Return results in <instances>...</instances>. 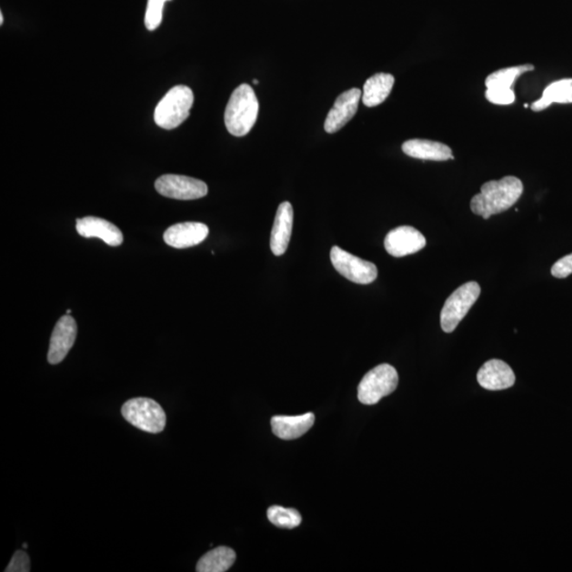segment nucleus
I'll use <instances>...</instances> for the list:
<instances>
[{
	"mask_svg": "<svg viewBox=\"0 0 572 572\" xmlns=\"http://www.w3.org/2000/svg\"><path fill=\"white\" fill-rule=\"evenodd\" d=\"M524 192V185L516 176H506L500 181H491L481 186V191L471 201V210L488 220L516 205Z\"/></svg>",
	"mask_w": 572,
	"mask_h": 572,
	"instance_id": "nucleus-1",
	"label": "nucleus"
},
{
	"mask_svg": "<svg viewBox=\"0 0 572 572\" xmlns=\"http://www.w3.org/2000/svg\"><path fill=\"white\" fill-rule=\"evenodd\" d=\"M259 114V101L252 86L242 85L231 95L225 111V125L236 137L246 136L254 127Z\"/></svg>",
	"mask_w": 572,
	"mask_h": 572,
	"instance_id": "nucleus-2",
	"label": "nucleus"
},
{
	"mask_svg": "<svg viewBox=\"0 0 572 572\" xmlns=\"http://www.w3.org/2000/svg\"><path fill=\"white\" fill-rule=\"evenodd\" d=\"M193 102L195 95L188 86L173 87L158 103L154 120L159 127L173 130L188 119Z\"/></svg>",
	"mask_w": 572,
	"mask_h": 572,
	"instance_id": "nucleus-3",
	"label": "nucleus"
},
{
	"mask_svg": "<svg viewBox=\"0 0 572 572\" xmlns=\"http://www.w3.org/2000/svg\"><path fill=\"white\" fill-rule=\"evenodd\" d=\"M122 416L144 432L150 434L162 433L166 427V416L165 410L152 398L135 397L124 404Z\"/></svg>",
	"mask_w": 572,
	"mask_h": 572,
	"instance_id": "nucleus-4",
	"label": "nucleus"
},
{
	"mask_svg": "<svg viewBox=\"0 0 572 572\" xmlns=\"http://www.w3.org/2000/svg\"><path fill=\"white\" fill-rule=\"evenodd\" d=\"M398 384L397 371L391 365L382 364L370 370L358 385V400L365 405H376L394 392Z\"/></svg>",
	"mask_w": 572,
	"mask_h": 572,
	"instance_id": "nucleus-5",
	"label": "nucleus"
},
{
	"mask_svg": "<svg viewBox=\"0 0 572 572\" xmlns=\"http://www.w3.org/2000/svg\"><path fill=\"white\" fill-rule=\"evenodd\" d=\"M480 286L477 282L471 281L461 286L449 296L441 312V327L446 333H452L457 329L461 320L471 310L480 296Z\"/></svg>",
	"mask_w": 572,
	"mask_h": 572,
	"instance_id": "nucleus-6",
	"label": "nucleus"
},
{
	"mask_svg": "<svg viewBox=\"0 0 572 572\" xmlns=\"http://www.w3.org/2000/svg\"><path fill=\"white\" fill-rule=\"evenodd\" d=\"M535 66L530 64L526 65L504 68L497 70L487 76L486 80V98L497 105H510L516 101V94L512 91V85L520 75L532 72Z\"/></svg>",
	"mask_w": 572,
	"mask_h": 572,
	"instance_id": "nucleus-7",
	"label": "nucleus"
},
{
	"mask_svg": "<svg viewBox=\"0 0 572 572\" xmlns=\"http://www.w3.org/2000/svg\"><path fill=\"white\" fill-rule=\"evenodd\" d=\"M330 256L334 268L355 284L370 285L377 278V267L374 263L357 258L338 246L331 249Z\"/></svg>",
	"mask_w": 572,
	"mask_h": 572,
	"instance_id": "nucleus-8",
	"label": "nucleus"
},
{
	"mask_svg": "<svg viewBox=\"0 0 572 572\" xmlns=\"http://www.w3.org/2000/svg\"><path fill=\"white\" fill-rule=\"evenodd\" d=\"M156 189L159 195L179 201H192L208 195L207 185L204 182L176 175L160 176L156 183Z\"/></svg>",
	"mask_w": 572,
	"mask_h": 572,
	"instance_id": "nucleus-9",
	"label": "nucleus"
},
{
	"mask_svg": "<svg viewBox=\"0 0 572 572\" xmlns=\"http://www.w3.org/2000/svg\"><path fill=\"white\" fill-rule=\"evenodd\" d=\"M426 239L419 230L410 226L392 229L385 237V249L396 258L414 255L426 247Z\"/></svg>",
	"mask_w": 572,
	"mask_h": 572,
	"instance_id": "nucleus-10",
	"label": "nucleus"
},
{
	"mask_svg": "<svg viewBox=\"0 0 572 572\" xmlns=\"http://www.w3.org/2000/svg\"><path fill=\"white\" fill-rule=\"evenodd\" d=\"M76 333H78V326L75 320L68 314L57 321L50 338L48 362L51 365L60 364L65 359L75 345Z\"/></svg>",
	"mask_w": 572,
	"mask_h": 572,
	"instance_id": "nucleus-11",
	"label": "nucleus"
},
{
	"mask_svg": "<svg viewBox=\"0 0 572 572\" xmlns=\"http://www.w3.org/2000/svg\"><path fill=\"white\" fill-rule=\"evenodd\" d=\"M361 98L362 92L358 88H351L349 91L340 95L326 115L325 121L326 132L329 134L336 133L348 124L355 117Z\"/></svg>",
	"mask_w": 572,
	"mask_h": 572,
	"instance_id": "nucleus-12",
	"label": "nucleus"
},
{
	"mask_svg": "<svg viewBox=\"0 0 572 572\" xmlns=\"http://www.w3.org/2000/svg\"><path fill=\"white\" fill-rule=\"evenodd\" d=\"M209 235L207 225L196 222H186L173 225L166 229L164 240L169 246L183 249L196 246Z\"/></svg>",
	"mask_w": 572,
	"mask_h": 572,
	"instance_id": "nucleus-13",
	"label": "nucleus"
},
{
	"mask_svg": "<svg viewBox=\"0 0 572 572\" xmlns=\"http://www.w3.org/2000/svg\"><path fill=\"white\" fill-rule=\"evenodd\" d=\"M76 231L83 237H99L109 246H119L124 243V234L121 230L105 220L95 216H86L76 220Z\"/></svg>",
	"mask_w": 572,
	"mask_h": 572,
	"instance_id": "nucleus-14",
	"label": "nucleus"
},
{
	"mask_svg": "<svg viewBox=\"0 0 572 572\" xmlns=\"http://www.w3.org/2000/svg\"><path fill=\"white\" fill-rule=\"evenodd\" d=\"M477 381L487 390H505L516 384V375L509 365L499 359H491L479 369Z\"/></svg>",
	"mask_w": 572,
	"mask_h": 572,
	"instance_id": "nucleus-15",
	"label": "nucleus"
},
{
	"mask_svg": "<svg viewBox=\"0 0 572 572\" xmlns=\"http://www.w3.org/2000/svg\"><path fill=\"white\" fill-rule=\"evenodd\" d=\"M294 224V210L291 203L280 204L271 236V249L275 256L286 254L291 241Z\"/></svg>",
	"mask_w": 572,
	"mask_h": 572,
	"instance_id": "nucleus-16",
	"label": "nucleus"
},
{
	"mask_svg": "<svg viewBox=\"0 0 572 572\" xmlns=\"http://www.w3.org/2000/svg\"><path fill=\"white\" fill-rule=\"evenodd\" d=\"M402 150L409 157L433 162H447L454 159L451 147L437 141L426 139L407 140L402 146Z\"/></svg>",
	"mask_w": 572,
	"mask_h": 572,
	"instance_id": "nucleus-17",
	"label": "nucleus"
},
{
	"mask_svg": "<svg viewBox=\"0 0 572 572\" xmlns=\"http://www.w3.org/2000/svg\"><path fill=\"white\" fill-rule=\"evenodd\" d=\"M273 433L280 439L294 440L306 435L315 423V416L307 413L301 416H275L272 419Z\"/></svg>",
	"mask_w": 572,
	"mask_h": 572,
	"instance_id": "nucleus-18",
	"label": "nucleus"
},
{
	"mask_svg": "<svg viewBox=\"0 0 572 572\" xmlns=\"http://www.w3.org/2000/svg\"><path fill=\"white\" fill-rule=\"evenodd\" d=\"M395 85V76L389 74H376L366 81L363 91V103L367 107L382 105L388 98Z\"/></svg>",
	"mask_w": 572,
	"mask_h": 572,
	"instance_id": "nucleus-19",
	"label": "nucleus"
},
{
	"mask_svg": "<svg viewBox=\"0 0 572 572\" xmlns=\"http://www.w3.org/2000/svg\"><path fill=\"white\" fill-rule=\"evenodd\" d=\"M552 103L568 105L572 103V79H563L551 83L545 88L542 98L531 105L533 112H542L548 108Z\"/></svg>",
	"mask_w": 572,
	"mask_h": 572,
	"instance_id": "nucleus-20",
	"label": "nucleus"
},
{
	"mask_svg": "<svg viewBox=\"0 0 572 572\" xmlns=\"http://www.w3.org/2000/svg\"><path fill=\"white\" fill-rule=\"evenodd\" d=\"M235 550L225 547H217L208 551L196 565L198 572H225L227 571L236 562Z\"/></svg>",
	"mask_w": 572,
	"mask_h": 572,
	"instance_id": "nucleus-21",
	"label": "nucleus"
},
{
	"mask_svg": "<svg viewBox=\"0 0 572 572\" xmlns=\"http://www.w3.org/2000/svg\"><path fill=\"white\" fill-rule=\"evenodd\" d=\"M267 517L269 522L279 528L293 529L300 526L302 517L298 511L295 509H286L280 506H273L268 507Z\"/></svg>",
	"mask_w": 572,
	"mask_h": 572,
	"instance_id": "nucleus-22",
	"label": "nucleus"
},
{
	"mask_svg": "<svg viewBox=\"0 0 572 572\" xmlns=\"http://www.w3.org/2000/svg\"><path fill=\"white\" fill-rule=\"evenodd\" d=\"M169 0H147L145 24L147 30H156L163 22L164 5Z\"/></svg>",
	"mask_w": 572,
	"mask_h": 572,
	"instance_id": "nucleus-23",
	"label": "nucleus"
},
{
	"mask_svg": "<svg viewBox=\"0 0 572 572\" xmlns=\"http://www.w3.org/2000/svg\"><path fill=\"white\" fill-rule=\"evenodd\" d=\"M30 558L25 551L18 550L15 556L12 557L11 562L8 567L5 568V572H29Z\"/></svg>",
	"mask_w": 572,
	"mask_h": 572,
	"instance_id": "nucleus-24",
	"label": "nucleus"
},
{
	"mask_svg": "<svg viewBox=\"0 0 572 572\" xmlns=\"http://www.w3.org/2000/svg\"><path fill=\"white\" fill-rule=\"evenodd\" d=\"M551 274L555 278H567L572 274V254L557 261L551 268Z\"/></svg>",
	"mask_w": 572,
	"mask_h": 572,
	"instance_id": "nucleus-25",
	"label": "nucleus"
},
{
	"mask_svg": "<svg viewBox=\"0 0 572 572\" xmlns=\"http://www.w3.org/2000/svg\"><path fill=\"white\" fill-rule=\"evenodd\" d=\"M3 24H4V15L2 13V15H0V25H3Z\"/></svg>",
	"mask_w": 572,
	"mask_h": 572,
	"instance_id": "nucleus-26",
	"label": "nucleus"
},
{
	"mask_svg": "<svg viewBox=\"0 0 572 572\" xmlns=\"http://www.w3.org/2000/svg\"><path fill=\"white\" fill-rule=\"evenodd\" d=\"M254 85H259V81L258 80H254Z\"/></svg>",
	"mask_w": 572,
	"mask_h": 572,
	"instance_id": "nucleus-27",
	"label": "nucleus"
},
{
	"mask_svg": "<svg viewBox=\"0 0 572 572\" xmlns=\"http://www.w3.org/2000/svg\"><path fill=\"white\" fill-rule=\"evenodd\" d=\"M70 313H72V311H70V310H67V314L69 315Z\"/></svg>",
	"mask_w": 572,
	"mask_h": 572,
	"instance_id": "nucleus-28",
	"label": "nucleus"
}]
</instances>
